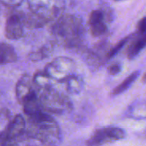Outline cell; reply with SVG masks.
Segmentation results:
<instances>
[{"mask_svg": "<svg viewBox=\"0 0 146 146\" xmlns=\"http://www.w3.org/2000/svg\"><path fill=\"white\" fill-rule=\"evenodd\" d=\"M26 135L44 146H58L62 142V131L58 123L47 112L42 111L27 119Z\"/></svg>", "mask_w": 146, "mask_h": 146, "instance_id": "obj_1", "label": "cell"}, {"mask_svg": "<svg viewBox=\"0 0 146 146\" xmlns=\"http://www.w3.org/2000/svg\"><path fill=\"white\" fill-rule=\"evenodd\" d=\"M43 110L49 114L62 115L69 112L72 108V103L63 93L56 91L50 86L47 89L37 92Z\"/></svg>", "mask_w": 146, "mask_h": 146, "instance_id": "obj_2", "label": "cell"}, {"mask_svg": "<svg viewBox=\"0 0 146 146\" xmlns=\"http://www.w3.org/2000/svg\"><path fill=\"white\" fill-rule=\"evenodd\" d=\"M53 32L60 39L68 44H74L80 38L83 32V25L78 17L70 15H64L55 24Z\"/></svg>", "mask_w": 146, "mask_h": 146, "instance_id": "obj_3", "label": "cell"}, {"mask_svg": "<svg viewBox=\"0 0 146 146\" xmlns=\"http://www.w3.org/2000/svg\"><path fill=\"white\" fill-rule=\"evenodd\" d=\"M74 63L73 60L65 56H59L46 65L44 72L56 82L63 83L74 74Z\"/></svg>", "mask_w": 146, "mask_h": 146, "instance_id": "obj_4", "label": "cell"}, {"mask_svg": "<svg viewBox=\"0 0 146 146\" xmlns=\"http://www.w3.org/2000/svg\"><path fill=\"white\" fill-rule=\"evenodd\" d=\"M126 133L122 128L115 127H103L96 130L86 141V146H103L124 139Z\"/></svg>", "mask_w": 146, "mask_h": 146, "instance_id": "obj_5", "label": "cell"}, {"mask_svg": "<svg viewBox=\"0 0 146 146\" xmlns=\"http://www.w3.org/2000/svg\"><path fill=\"white\" fill-rule=\"evenodd\" d=\"M26 128H27V123L24 117L21 115H16L11 120L7 128L3 142L7 140L18 141L21 138L23 137V135L26 134Z\"/></svg>", "mask_w": 146, "mask_h": 146, "instance_id": "obj_6", "label": "cell"}, {"mask_svg": "<svg viewBox=\"0 0 146 146\" xmlns=\"http://www.w3.org/2000/svg\"><path fill=\"white\" fill-rule=\"evenodd\" d=\"M24 34V22L21 15L13 14L6 21L5 36L9 39H19Z\"/></svg>", "mask_w": 146, "mask_h": 146, "instance_id": "obj_7", "label": "cell"}, {"mask_svg": "<svg viewBox=\"0 0 146 146\" xmlns=\"http://www.w3.org/2000/svg\"><path fill=\"white\" fill-rule=\"evenodd\" d=\"M33 79L28 74H24L20 78L15 86V96L17 101L21 104L25 99L36 93Z\"/></svg>", "mask_w": 146, "mask_h": 146, "instance_id": "obj_8", "label": "cell"}, {"mask_svg": "<svg viewBox=\"0 0 146 146\" xmlns=\"http://www.w3.org/2000/svg\"><path fill=\"white\" fill-rule=\"evenodd\" d=\"M23 107L24 113L28 116H33L42 111H44L43 110V107L41 105V102L39 100V98L38 96V93H34L27 99L23 101L21 104Z\"/></svg>", "mask_w": 146, "mask_h": 146, "instance_id": "obj_9", "label": "cell"}, {"mask_svg": "<svg viewBox=\"0 0 146 146\" xmlns=\"http://www.w3.org/2000/svg\"><path fill=\"white\" fill-rule=\"evenodd\" d=\"M16 60L17 54L13 46L6 43H0V65L12 63Z\"/></svg>", "mask_w": 146, "mask_h": 146, "instance_id": "obj_10", "label": "cell"}, {"mask_svg": "<svg viewBox=\"0 0 146 146\" xmlns=\"http://www.w3.org/2000/svg\"><path fill=\"white\" fill-rule=\"evenodd\" d=\"M66 90L70 94H78L80 93L84 86V81L81 77L73 74L68 78L64 82Z\"/></svg>", "mask_w": 146, "mask_h": 146, "instance_id": "obj_11", "label": "cell"}, {"mask_svg": "<svg viewBox=\"0 0 146 146\" xmlns=\"http://www.w3.org/2000/svg\"><path fill=\"white\" fill-rule=\"evenodd\" d=\"M33 81L35 88L37 89L36 90L37 92H39V91H42V90H44L52 86V84H51L52 80L44 71L37 73L33 78Z\"/></svg>", "mask_w": 146, "mask_h": 146, "instance_id": "obj_12", "label": "cell"}, {"mask_svg": "<svg viewBox=\"0 0 146 146\" xmlns=\"http://www.w3.org/2000/svg\"><path fill=\"white\" fill-rule=\"evenodd\" d=\"M146 45V35H139L137 39H135L127 50V56L129 59L134 58Z\"/></svg>", "mask_w": 146, "mask_h": 146, "instance_id": "obj_13", "label": "cell"}, {"mask_svg": "<svg viewBox=\"0 0 146 146\" xmlns=\"http://www.w3.org/2000/svg\"><path fill=\"white\" fill-rule=\"evenodd\" d=\"M139 71H136V72H133V74H131L127 79H125L122 83H121L120 85H118L113 91H112V95L113 96H116V95H119L122 92H124L126 90H127L131 85L137 80V78L139 77Z\"/></svg>", "mask_w": 146, "mask_h": 146, "instance_id": "obj_14", "label": "cell"}, {"mask_svg": "<svg viewBox=\"0 0 146 146\" xmlns=\"http://www.w3.org/2000/svg\"><path fill=\"white\" fill-rule=\"evenodd\" d=\"M11 120L12 119L10 118V114L8 110H0V144L4 140V136Z\"/></svg>", "mask_w": 146, "mask_h": 146, "instance_id": "obj_15", "label": "cell"}, {"mask_svg": "<svg viewBox=\"0 0 146 146\" xmlns=\"http://www.w3.org/2000/svg\"><path fill=\"white\" fill-rule=\"evenodd\" d=\"M128 113L134 119H145L146 118V104L134 105L129 110Z\"/></svg>", "mask_w": 146, "mask_h": 146, "instance_id": "obj_16", "label": "cell"}, {"mask_svg": "<svg viewBox=\"0 0 146 146\" xmlns=\"http://www.w3.org/2000/svg\"><path fill=\"white\" fill-rule=\"evenodd\" d=\"M50 50H51V48H50L48 46L42 47L39 50L31 53L29 56V59L32 61H35V62L44 59L45 57H47L49 56V54L50 53Z\"/></svg>", "mask_w": 146, "mask_h": 146, "instance_id": "obj_17", "label": "cell"}, {"mask_svg": "<svg viewBox=\"0 0 146 146\" xmlns=\"http://www.w3.org/2000/svg\"><path fill=\"white\" fill-rule=\"evenodd\" d=\"M106 31H107V27L104 21L91 26V33L95 37L103 35Z\"/></svg>", "mask_w": 146, "mask_h": 146, "instance_id": "obj_18", "label": "cell"}, {"mask_svg": "<svg viewBox=\"0 0 146 146\" xmlns=\"http://www.w3.org/2000/svg\"><path fill=\"white\" fill-rule=\"evenodd\" d=\"M104 12H102L101 10H93L89 17V24L92 26L102 22L104 21Z\"/></svg>", "mask_w": 146, "mask_h": 146, "instance_id": "obj_19", "label": "cell"}, {"mask_svg": "<svg viewBox=\"0 0 146 146\" xmlns=\"http://www.w3.org/2000/svg\"><path fill=\"white\" fill-rule=\"evenodd\" d=\"M129 38H130V37H127V38H123L122 40H121L119 43H117L109 52H108V54H107V57L110 59V58H111V57H113L114 56H115L121 49H122V47L127 44V42L129 40Z\"/></svg>", "mask_w": 146, "mask_h": 146, "instance_id": "obj_20", "label": "cell"}, {"mask_svg": "<svg viewBox=\"0 0 146 146\" xmlns=\"http://www.w3.org/2000/svg\"><path fill=\"white\" fill-rule=\"evenodd\" d=\"M108 70H109V73H110L111 75H116L117 74H119V73L121 72V65H120V64L115 63V64H112V65H110V66L109 67Z\"/></svg>", "mask_w": 146, "mask_h": 146, "instance_id": "obj_21", "label": "cell"}, {"mask_svg": "<svg viewBox=\"0 0 146 146\" xmlns=\"http://www.w3.org/2000/svg\"><path fill=\"white\" fill-rule=\"evenodd\" d=\"M0 2L7 6H17L22 2V0H0Z\"/></svg>", "mask_w": 146, "mask_h": 146, "instance_id": "obj_22", "label": "cell"}, {"mask_svg": "<svg viewBox=\"0 0 146 146\" xmlns=\"http://www.w3.org/2000/svg\"><path fill=\"white\" fill-rule=\"evenodd\" d=\"M0 146H19L18 141L15 140H7L2 143Z\"/></svg>", "mask_w": 146, "mask_h": 146, "instance_id": "obj_23", "label": "cell"}, {"mask_svg": "<svg viewBox=\"0 0 146 146\" xmlns=\"http://www.w3.org/2000/svg\"><path fill=\"white\" fill-rule=\"evenodd\" d=\"M142 80H143V82H146V73L144 74V76L142 78Z\"/></svg>", "mask_w": 146, "mask_h": 146, "instance_id": "obj_24", "label": "cell"}, {"mask_svg": "<svg viewBox=\"0 0 146 146\" xmlns=\"http://www.w3.org/2000/svg\"><path fill=\"white\" fill-rule=\"evenodd\" d=\"M115 1H119V0H115Z\"/></svg>", "mask_w": 146, "mask_h": 146, "instance_id": "obj_25", "label": "cell"}]
</instances>
